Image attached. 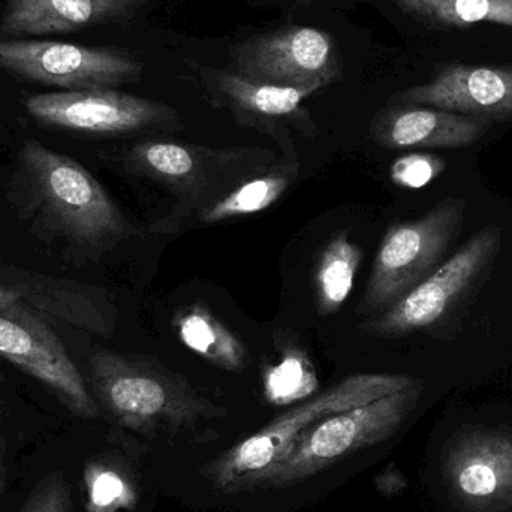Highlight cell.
<instances>
[{
  "label": "cell",
  "mask_w": 512,
  "mask_h": 512,
  "mask_svg": "<svg viewBox=\"0 0 512 512\" xmlns=\"http://www.w3.org/2000/svg\"><path fill=\"white\" fill-rule=\"evenodd\" d=\"M20 177L33 210L69 242L107 249L134 234L101 183L74 159L26 141L20 150Z\"/></svg>",
  "instance_id": "obj_1"
},
{
  "label": "cell",
  "mask_w": 512,
  "mask_h": 512,
  "mask_svg": "<svg viewBox=\"0 0 512 512\" xmlns=\"http://www.w3.org/2000/svg\"><path fill=\"white\" fill-rule=\"evenodd\" d=\"M89 367L96 399L120 426L134 432L176 435L227 412L201 397L188 379L143 358L99 349Z\"/></svg>",
  "instance_id": "obj_2"
},
{
  "label": "cell",
  "mask_w": 512,
  "mask_h": 512,
  "mask_svg": "<svg viewBox=\"0 0 512 512\" xmlns=\"http://www.w3.org/2000/svg\"><path fill=\"white\" fill-rule=\"evenodd\" d=\"M423 384L409 387L357 406L304 430L289 453L264 471L242 478L230 493L286 489L303 483L346 457L390 439L420 402Z\"/></svg>",
  "instance_id": "obj_3"
},
{
  "label": "cell",
  "mask_w": 512,
  "mask_h": 512,
  "mask_svg": "<svg viewBox=\"0 0 512 512\" xmlns=\"http://www.w3.org/2000/svg\"><path fill=\"white\" fill-rule=\"evenodd\" d=\"M417 379L391 373H358L279 415L236 447L204 466L203 474L216 489L230 493L242 478L270 468L282 460L295 439L330 415L367 405L397 393Z\"/></svg>",
  "instance_id": "obj_4"
},
{
  "label": "cell",
  "mask_w": 512,
  "mask_h": 512,
  "mask_svg": "<svg viewBox=\"0 0 512 512\" xmlns=\"http://www.w3.org/2000/svg\"><path fill=\"white\" fill-rule=\"evenodd\" d=\"M466 203L447 198L421 218L394 225L373 259L358 312L382 313L441 265L462 230Z\"/></svg>",
  "instance_id": "obj_5"
},
{
  "label": "cell",
  "mask_w": 512,
  "mask_h": 512,
  "mask_svg": "<svg viewBox=\"0 0 512 512\" xmlns=\"http://www.w3.org/2000/svg\"><path fill=\"white\" fill-rule=\"evenodd\" d=\"M501 240V228L487 225L393 306L360 325L361 333L399 337L432 327L495 259Z\"/></svg>",
  "instance_id": "obj_6"
},
{
  "label": "cell",
  "mask_w": 512,
  "mask_h": 512,
  "mask_svg": "<svg viewBox=\"0 0 512 512\" xmlns=\"http://www.w3.org/2000/svg\"><path fill=\"white\" fill-rule=\"evenodd\" d=\"M0 68L66 90L113 89L143 72V65L119 48L35 39L0 41Z\"/></svg>",
  "instance_id": "obj_7"
},
{
  "label": "cell",
  "mask_w": 512,
  "mask_h": 512,
  "mask_svg": "<svg viewBox=\"0 0 512 512\" xmlns=\"http://www.w3.org/2000/svg\"><path fill=\"white\" fill-rule=\"evenodd\" d=\"M233 71L277 86H319L342 78L343 63L331 33L286 26L231 48Z\"/></svg>",
  "instance_id": "obj_8"
},
{
  "label": "cell",
  "mask_w": 512,
  "mask_h": 512,
  "mask_svg": "<svg viewBox=\"0 0 512 512\" xmlns=\"http://www.w3.org/2000/svg\"><path fill=\"white\" fill-rule=\"evenodd\" d=\"M24 105L44 125L89 134H129L177 122L170 105L113 89L39 93Z\"/></svg>",
  "instance_id": "obj_9"
},
{
  "label": "cell",
  "mask_w": 512,
  "mask_h": 512,
  "mask_svg": "<svg viewBox=\"0 0 512 512\" xmlns=\"http://www.w3.org/2000/svg\"><path fill=\"white\" fill-rule=\"evenodd\" d=\"M0 355L45 385L78 418L98 417V402L59 337L30 307L0 313Z\"/></svg>",
  "instance_id": "obj_10"
},
{
  "label": "cell",
  "mask_w": 512,
  "mask_h": 512,
  "mask_svg": "<svg viewBox=\"0 0 512 512\" xmlns=\"http://www.w3.org/2000/svg\"><path fill=\"white\" fill-rule=\"evenodd\" d=\"M444 474L454 498L474 511L512 507V432H460L445 454Z\"/></svg>",
  "instance_id": "obj_11"
},
{
  "label": "cell",
  "mask_w": 512,
  "mask_h": 512,
  "mask_svg": "<svg viewBox=\"0 0 512 512\" xmlns=\"http://www.w3.org/2000/svg\"><path fill=\"white\" fill-rule=\"evenodd\" d=\"M397 102L424 105L483 119L512 117V66L450 65L429 83L397 95Z\"/></svg>",
  "instance_id": "obj_12"
},
{
  "label": "cell",
  "mask_w": 512,
  "mask_h": 512,
  "mask_svg": "<svg viewBox=\"0 0 512 512\" xmlns=\"http://www.w3.org/2000/svg\"><path fill=\"white\" fill-rule=\"evenodd\" d=\"M492 120L424 105L399 104L382 111L370 126L379 146L390 150L463 149L486 134Z\"/></svg>",
  "instance_id": "obj_13"
},
{
  "label": "cell",
  "mask_w": 512,
  "mask_h": 512,
  "mask_svg": "<svg viewBox=\"0 0 512 512\" xmlns=\"http://www.w3.org/2000/svg\"><path fill=\"white\" fill-rule=\"evenodd\" d=\"M147 0H6L0 35L35 36L126 23Z\"/></svg>",
  "instance_id": "obj_14"
},
{
  "label": "cell",
  "mask_w": 512,
  "mask_h": 512,
  "mask_svg": "<svg viewBox=\"0 0 512 512\" xmlns=\"http://www.w3.org/2000/svg\"><path fill=\"white\" fill-rule=\"evenodd\" d=\"M221 153L171 141H144L132 147L126 162L138 174L161 182L180 194H189L197 191L206 176L209 161Z\"/></svg>",
  "instance_id": "obj_15"
},
{
  "label": "cell",
  "mask_w": 512,
  "mask_h": 512,
  "mask_svg": "<svg viewBox=\"0 0 512 512\" xmlns=\"http://www.w3.org/2000/svg\"><path fill=\"white\" fill-rule=\"evenodd\" d=\"M174 327L183 345L212 366L228 372H242L248 366V349L242 340L204 304H194L177 313Z\"/></svg>",
  "instance_id": "obj_16"
},
{
  "label": "cell",
  "mask_w": 512,
  "mask_h": 512,
  "mask_svg": "<svg viewBox=\"0 0 512 512\" xmlns=\"http://www.w3.org/2000/svg\"><path fill=\"white\" fill-rule=\"evenodd\" d=\"M216 92L234 110L259 117L294 116L301 102L321 90L319 86L289 87L251 80L236 71L212 74Z\"/></svg>",
  "instance_id": "obj_17"
},
{
  "label": "cell",
  "mask_w": 512,
  "mask_h": 512,
  "mask_svg": "<svg viewBox=\"0 0 512 512\" xmlns=\"http://www.w3.org/2000/svg\"><path fill=\"white\" fill-rule=\"evenodd\" d=\"M361 261L363 249L351 242L348 231H339L325 246L315 274L319 315L331 316L342 309L354 288Z\"/></svg>",
  "instance_id": "obj_18"
},
{
  "label": "cell",
  "mask_w": 512,
  "mask_h": 512,
  "mask_svg": "<svg viewBox=\"0 0 512 512\" xmlns=\"http://www.w3.org/2000/svg\"><path fill=\"white\" fill-rule=\"evenodd\" d=\"M403 14L441 27L493 23L512 27V0H393Z\"/></svg>",
  "instance_id": "obj_19"
},
{
  "label": "cell",
  "mask_w": 512,
  "mask_h": 512,
  "mask_svg": "<svg viewBox=\"0 0 512 512\" xmlns=\"http://www.w3.org/2000/svg\"><path fill=\"white\" fill-rule=\"evenodd\" d=\"M291 185V177L283 173L264 174L237 186L230 194L201 213L203 224H218L228 219L251 216L273 206Z\"/></svg>",
  "instance_id": "obj_20"
},
{
  "label": "cell",
  "mask_w": 512,
  "mask_h": 512,
  "mask_svg": "<svg viewBox=\"0 0 512 512\" xmlns=\"http://www.w3.org/2000/svg\"><path fill=\"white\" fill-rule=\"evenodd\" d=\"M316 390L315 369L300 349H288L279 363L265 370L264 393L271 405L285 406L307 400Z\"/></svg>",
  "instance_id": "obj_21"
},
{
  "label": "cell",
  "mask_w": 512,
  "mask_h": 512,
  "mask_svg": "<svg viewBox=\"0 0 512 512\" xmlns=\"http://www.w3.org/2000/svg\"><path fill=\"white\" fill-rule=\"evenodd\" d=\"M86 487L87 512L132 510L137 505V489L131 478L113 466L90 465L86 471Z\"/></svg>",
  "instance_id": "obj_22"
},
{
  "label": "cell",
  "mask_w": 512,
  "mask_h": 512,
  "mask_svg": "<svg viewBox=\"0 0 512 512\" xmlns=\"http://www.w3.org/2000/svg\"><path fill=\"white\" fill-rule=\"evenodd\" d=\"M447 162L445 159L427 153H411L397 159L391 165V180L397 186L408 189H420L432 183L436 177L444 173Z\"/></svg>",
  "instance_id": "obj_23"
},
{
  "label": "cell",
  "mask_w": 512,
  "mask_h": 512,
  "mask_svg": "<svg viewBox=\"0 0 512 512\" xmlns=\"http://www.w3.org/2000/svg\"><path fill=\"white\" fill-rule=\"evenodd\" d=\"M21 512H74L71 484L62 472L45 477L30 493Z\"/></svg>",
  "instance_id": "obj_24"
},
{
  "label": "cell",
  "mask_w": 512,
  "mask_h": 512,
  "mask_svg": "<svg viewBox=\"0 0 512 512\" xmlns=\"http://www.w3.org/2000/svg\"><path fill=\"white\" fill-rule=\"evenodd\" d=\"M50 289H27L26 286L21 288H14V286L3 285L0 283V313H11L20 312V310L26 309V304L23 301L30 303V306H36L39 310L51 313L53 309V301L47 298V292Z\"/></svg>",
  "instance_id": "obj_25"
},
{
  "label": "cell",
  "mask_w": 512,
  "mask_h": 512,
  "mask_svg": "<svg viewBox=\"0 0 512 512\" xmlns=\"http://www.w3.org/2000/svg\"><path fill=\"white\" fill-rule=\"evenodd\" d=\"M375 486L381 495L391 498L406 489V478L396 466L391 465L375 478Z\"/></svg>",
  "instance_id": "obj_26"
},
{
  "label": "cell",
  "mask_w": 512,
  "mask_h": 512,
  "mask_svg": "<svg viewBox=\"0 0 512 512\" xmlns=\"http://www.w3.org/2000/svg\"><path fill=\"white\" fill-rule=\"evenodd\" d=\"M6 490V457H5V439L0 432V496Z\"/></svg>",
  "instance_id": "obj_27"
}]
</instances>
